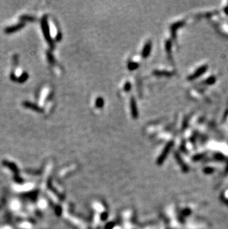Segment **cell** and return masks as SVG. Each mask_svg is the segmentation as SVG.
I'll return each mask as SVG.
<instances>
[{
  "mask_svg": "<svg viewBox=\"0 0 228 229\" xmlns=\"http://www.w3.org/2000/svg\"><path fill=\"white\" fill-rule=\"evenodd\" d=\"M41 27H42V30H43V33H44V37H45V39H47V42H48L50 44H51V45H53L51 37H50L49 26H48V24H47L46 17H44L42 19V21H41Z\"/></svg>",
  "mask_w": 228,
  "mask_h": 229,
  "instance_id": "cell-1",
  "label": "cell"
},
{
  "mask_svg": "<svg viewBox=\"0 0 228 229\" xmlns=\"http://www.w3.org/2000/svg\"><path fill=\"white\" fill-rule=\"evenodd\" d=\"M184 24V21H177V22L174 23L172 26H171V33H172V37L175 38V32L176 30H178L179 27H181V26H183Z\"/></svg>",
  "mask_w": 228,
  "mask_h": 229,
  "instance_id": "cell-6",
  "label": "cell"
},
{
  "mask_svg": "<svg viewBox=\"0 0 228 229\" xmlns=\"http://www.w3.org/2000/svg\"><path fill=\"white\" fill-rule=\"evenodd\" d=\"M130 89H131V84H130L129 82H126L125 84H124V90H125V91L128 92V91H130Z\"/></svg>",
  "mask_w": 228,
  "mask_h": 229,
  "instance_id": "cell-12",
  "label": "cell"
},
{
  "mask_svg": "<svg viewBox=\"0 0 228 229\" xmlns=\"http://www.w3.org/2000/svg\"><path fill=\"white\" fill-rule=\"evenodd\" d=\"M130 110H131V114L133 117L134 119H136L138 116V108H137L136 102H135V99L133 97H132L131 99H130Z\"/></svg>",
  "mask_w": 228,
  "mask_h": 229,
  "instance_id": "cell-4",
  "label": "cell"
},
{
  "mask_svg": "<svg viewBox=\"0 0 228 229\" xmlns=\"http://www.w3.org/2000/svg\"><path fill=\"white\" fill-rule=\"evenodd\" d=\"M151 47H152V43L150 41L147 42L144 45V48L142 50V56L143 57L146 58L150 55V51H151Z\"/></svg>",
  "mask_w": 228,
  "mask_h": 229,
  "instance_id": "cell-5",
  "label": "cell"
},
{
  "mask_svg": "<svg viewBox=\"0 0 228 229\" xmlns=\"http://www.w3.org/2000/svg\"><path fill=\"white\" fill-rule=\"evenodd\" d=\"M215 81H216V78H215V76H210V77H209L208 79H206V80L204 82V84H207V85H210V84L215 83Z\"/></svg>",
  "mask_w": 228,
  "mask_h": 229,
  "instance_id": "cell-8",
  "label": "cell"
},
{
  "mask_svg": "<svg viewBox=\"0 0 228 229\" xmlns=\"http://www.w3.org/2000/svg\"><path fill=\"white\" fill-rule=\"evenodd\" d=\"M138 67V64L136 62H129L128 64V68L129 70H135V69L137 68V67Z\"/></svg>",
  "mask_w": 228,
  "mask_h": 229,
  "instance_id": "cell-10",
  "label": "cell"
},
{
  "mask_svg": "<svg viewBox=\"0 0 228 229\" xmlns=\"http://www.w3.org/2000/svg\"><path fill=\"white\" fill-rule=\"evenodd\" d=\"M224 13H225V14L228 15V6L224 7Z\"/></svg>",
  "mask_w": 228,
  "mask_h": 229,
  "instance_id": "cell-13",
  "label": "cell"
},
{
  "mask_svg": "<svg viewBox=\"0 0 228 229\" xmlns=\"http://www.w3.org/2000/svg\"><path fill=\"white\" fill-rule=\"evenodd\" d=\"M95 106H97L98 108H101L104 106V99L101 97L97 98L95 100Z\"/></svg>",
  "mask_w": 228,
  "mask_h": 229,
  "instance_id": "cell-9",
  "label": "cell"
},
{
  "mask_svg": "<svg viewBox=\"0 0 228 229\" xmlns=\"http://www.w3.org/2000/svg\"><path fill=\"white\" fill-rule=\"evenodd\" d=\"M172 145H173V142H172V141H170V142H169L167 144V145L165 146V147H164V150H163L162 153H161V155L160 156L159 159H158V162H161L164 161V159H165L166 156L167 155V153H169V151L170 150V148L172 147Z\"/></svg>",
  "mask_w": 228,
  "mask_h": 229,
  "instance_id": "cell-3",
  "label": "cell"
},
{
  "mask_svg": "<svg viewBox=\"0 0 228 229\" xmlns=\"http://www.w3.org/2000/svg\"><path fill=\"white\" fill-rule=\"evenodd\" d=\"M171 46H172V43L170 40L167 41L165 44V47H166V50H167L168 53H170V50H171Z\"/></svg>",
  "mask_w": 228,
  "mask_h": 229,
  "instance_id": "cell-11",
  "label": "cell"
},
{
  "mask_svg": "<svg viewBox=\"0 0 228 229\" xmlns=\"http://www.w3.org/2000/svg\"><path fill=\"white\" fill-rule=\"evenodd\" d=\"M153 73L154 74L158 75V76H171L172 74L171 72L166 71V70H155Z\"/></svg>",
  "mask_w": 228,
  "mask_h": 229,
  "instance_id": "cell-7",
  "label": "cell"
},
{
  "mask_svg": "<svg viewBox=\"0 0 228 229\" xmlns=\"http://www.w3.org/2000/svg\"><path fill=\"white\" fill-rule=\"evenodd\" d=\"M207 68H208V67H207V65L201 66V67H198V68L197 69V70H195L193 73H192V74L190 75V76L187 77V79L190 81H192V80H194V79H197V78L199 77L200 76L204 74V73L207 71Z\"/></svg>",
  "mask_w": 228,
  "mask_h": 229,
  "instance_id": "cell-2",
  "label": "cell"
}]
</instances>
